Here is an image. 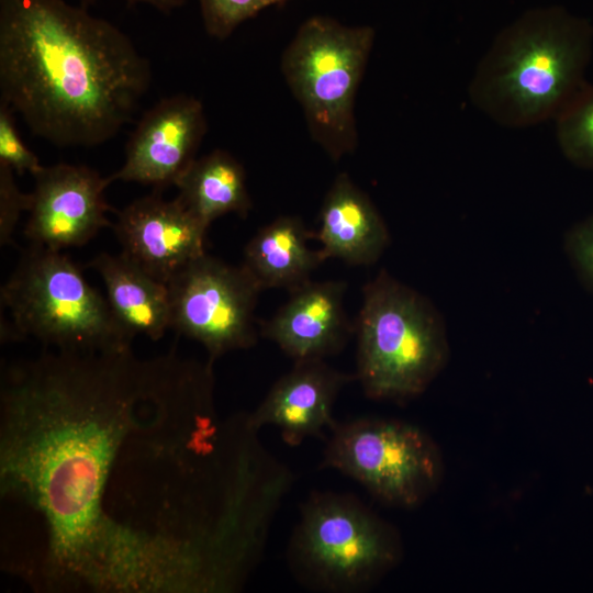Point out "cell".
<instances>
[{
	"label": "cell",
	"mask_w": 593,
	"mask_h": 593,
	"mask_svg": "<svg viewBox=\"0 0 593 593\" xmlns=\"http://www.w3.org/2000/svg\"><path fill=\"white\" fill-rule=\"evenodd\" d=\"M288 0H199L206 32L224 40L262 9Z\"/></svg>",
	"instance_id": "ffe728a7"
},
{
	"label": "cell",
	"mask_w": 593,
	"mask_h": 593,
	"mask_svg": "<svg viewBox=\"0 0 593 593\" xmlns=\"http://www.w3.org/2000/svg\"><path fill=\"white\" fill-rule=\"evenodd\" d=\"M346 290L345 281L310 280L290 291L288 301L260 323V335L294 361L339 353L355 332L345 312Z\"/></svg>",
	"instance_id": "5bb4252c"
},
{
	"label": "cell",
	"mask_w": 593,
	"mask_h": 593,
	"mask_svg": "<svg viewBox=\"0 0 593 593\" xmlns=\"http://www.w3.org/2000/svg\"><path fill=\"white\" fill-rule=\"evenodd\" d=\"M205 131L204 110L198 99L187 94L161 99L138 121L122 167L108 177L110 183L137 182L157 191L176 186L195 159Z\"/></svg>",
	"instance_id": "8fae6325"
},
{
	"label": "cell",
	"mask_w": 593,
	"mask_h": 593,
	"mask_svg": "<svg viewBox=\"0 0 593 593\" xmlns=\"http://www.w3.org/2000/svg\"><path fill=\"white\" fill-rule=\"evenodd\" d=\"M555 122L562 155L572 165L593 170V85L586 83Z\"/></svg>",
	"instance_id": "d6986e66"
},
{
	"label": "cell",
	"mask_w": 593,
	"mask_h": 593,
	"mask_svg": "<svg viewBox=\"0 0 593 593\" xmlns=\"http://www.w3.org/2000/svg\"><path fill=\"white\" fill-rule=\"evenodd\" d=\"M355 333V379L372 400L405 403L419 396L449 360L443 315L385 269L362 288Z\"/></svg>",
	"instance_id": "277c9868"
},
{
	"label": "cell",
	"mask_w": 593,
	"mask_h": 593,
	"mask_svg": "<svg viewBox=\"0 0 593 593\" xmlns=\"http://www.w3.org/2000/svg\"><path fill=\"white\" fill-rule=\"evenodd\" d=\"M589 22L561 8L526 12L502 30L469 83L471 102L507 127L555 120L588 83Z\"/></svg>",
	"instance_id": "3957f363"
},
{
	"label": "cell",
	"mask_w": 593,
	"mask_h": 593,
	"mask_svg": "<svg viewBox=\"0 0 593 593\" xmlns=\"http://www.w3.org/2000/svg\"><path fill=\"white\" fill-rule=\"evenodd\" d=\"M354 379L324 359L294 361L249 413L250 424L258 430L266 425L278 427L282 440L292 447L310 437L323 438L337 423L333 410L339 392Z\"/></svg>",
	"instance_id": "4fadbf2b"
},
{
	"label": "cell",
	"mask_w": 593,
	"mask_h": 593,
	"mask_svg": "<svg viewBox=\"0 0 593 593\" xmlns=\"http://www.w3.org/2000/svg\"><path fill=\"white\" fill-rule=\"evenodd\" d=\"M563 249L578 280L593 295V213L568 228Z\"/></svg>",
	"instance_id": "7402d4cb"
},
{
	"label": "cell",
	"mask_w": 593,
	"mask_h": 593,
	"mask_svg": "<svg viewBox=\"0 0 593 593\" xmlns=\"http://www.w3.org/2000/svg\"><path fill=\"white\" fill-rule=\"evenodd\" d=\"M24 234L32 245L54 250L80 247L101 230L112 227L114 211L104 190L110 184L85 165L56 164L34 176Z\"/></svg>",
	"instance_id": "30bf717a"
},
{
	"label": "cell",
	"mask_w": 593,
	"mask_h": 593,
	"mask_svg": "<svg viewBox=\"0 0 593 593\" xmlns=\"http://www.w3.org/2000/svg\"><path fill=\"white\" fill-rule=\"evenodd\" d=\"M369 26L306 20L287 47L282 71L313 138L334 160L357 145L354 102L373 44Z\"/></svg>",
	"instance_id": "52a82bcc"
},
{
	"label": "cell",
	"mask_w": 593,
	"mask_h": 593,
	"mask_svg": "<svg viewBox=\"0 0 593 593\" xmlns=\"http://www.w3.org/2000/svg\"><path fill=\"white\" fill-rule=\"evenodd\" d=\"M398 528L353 494L312 492L289 540V568L303 586L359 593L402 561Z\"/></svg>",
	"instance_id": "8992f818"
},
{
	"label": "cell",
	"mask_w": 593,
	"mask_h": 593,
	"mask_svg": "<svg viewBox=\"0 0 593 593\" xmlns=\"http://www.w3.org/2000/svg\"><path fill=\"white\" fill-rule=\"evenodd\" d=\"M14 171L0 163V244L12 243L21 213L29 210L30 193L20 190L14 179Z\"/></svg>",
	"instance_id": "603a6c76"
},
{
	"label": "cell",
	"mask_w": 593,
	"mask_h": 593,
	"mask_svg": "<svg viewBox=\"0 0 593 593\" xmlns=\"http://www.w3.org/2000/svg\"><path fill=\"white\" fill-rule=\"evenodd\" d=\"M150 65L111 22L64 0H0V102L57 147H93L132 119Z\"/></svg>",
	"instance_id": "7a4b0ae2"
},
{
	"label": "cell",
	"mask_w": 593,
	"mask_h": 593,
	"mask_svg": "<svg viewBox=\"0 0 593 593\" xmlns=\"http://www.w3.org/2000/svg\"><path fill=\"white\" fill-rule=\"evenodd\" d=\"M329 433L321 468L356 480L385 505L417 507L443 482V454L436 441L414 424L360 417L337 422Z\"/></svg>",
	"instance_id": "ba28073f"
},
{
	"label": "cell",
	"mask_w": 593,
	"mask_h": 593,
	"mask_svg": "<svg viewBox=\"0 0 593 593\" xmlns=\"http://www.w3.org/2000/svg\"><path fill=\"white\" fill-rule=\"evenodd\" d=\"M167 287L170 329L201 344L208 360L257 343L255 310L262 290L242 265L204 253L178 270Z\"/></svg>",
	"instance_id": "9c48e42d"
},
{
	"label": "cell",
	"mask_w": 593,
	"mask_h": 593,
	"mask_svg": "<svg viewBox=\"0 0 593 593\" xmlns=\"http://www.w3.org/2000/svg\"><path fill=\"white\" fill-rule=\"evenodd\" d=\"M312 237L300 217L279 216L259 228L246 244L240 265L261 290L293 291L309 282L323 262L318 249L307 245Z\"/></svg>",
	"instance_id": "e0dca14e"
},
{
	"label": "cell",
	"mask_w": 593,
	"mask_h": 593,
	"mask_svg": "<svg viewBox=\"0 0 593 593\" xmlns=\"http://www.w3.org/2000/svg\"><path fill=\"white\" fill-rule=\"evenodd\" d=\"M1 339L33 338L59 351L92 353L132 347L105 296L60 250L32 245L1 288Z\"/></svg>",
	"instance_id": "5b68a950"
},
{
	"label": "cell",
	"mask_w": 593,
	"mask_h": 593,
	"mask_svg": "<svg viewBox=\"0 0 593 593\" xmlns=\"http://www.w3.org/2000/svg\"><path fill=\"white\" fill-rule=\"evenodd\" d=\"M112 228L122 254L167 283L189 261L205 253L208 226L176 197L161 191L135 199L118 212Z\"/></svg>",
	"instance_id": "7c38bea8"
},
{
	"label": "cell",
	"mask_w": 593,
	"mask_h": 593,
	"mask_svg": "<svg viewBox=\"0 0 593 593\" xmlns=\"http://www.w3.org/2000/svg\"><path fill=\"white\" fill-rule=\"evenodd\" d=\"M96 0H81L82 4L91 3ZM130 4H147L164 14H170L176 9L183 5L184 0H125Z\"/></svg>",
	"instance_id": "cb8c5ba5"
},
{
	"label": "cell",
	"mask_w": 593,
	"mask_h": 593,
	"mask_svg": "<svg viewBox=\"0 0 593 593\" xmlns=\"http://www.w3.org/2000/svg\"><path fill=\"white\" fill-rule=\"evenodd\" d=\"M5 562L48 593H211L254 488L213 362L45 350L0 389Z\"/></svg>",
	"instance_id": "6da1fadb"
},
{
	"label": "cell",
	"mask_w": 593,
	"mask_h": 593,
	"mask_svg": "<svg viewBox=\"0 0 593 593\" xmlns=\"http://www.w3.org/2000/svg\"><path fill=\"white\" fill-rule=\"evenodd\" d=\"M313 237L321 243L323 262L336 258L353 266L377 262L390 244L378 209L345 172L336 177L324 198L320 228Z\"/></svg>",
	"instance_id": "9a60e30c"
},
{
	"label": "cell",
	"mask_w": 593,
	"mask_h": 593,
	"mask_svg": "<svg viewBox=\"0 0 593 593\" xmlns=\"http://www.w3.org/2000/svg\"><path fill=\"white\" fill-rule=\"evenodd\" d=\"M176 187L177 198L208 227L225 214L246 217L251 209L244 167L222 149L195 158Z\"/></svg>",
	"instance_id": "ac0fdd59"
},
{
	"label": "cell",
	"mask_w": 593,
	"mask_h": 593,
	"mask_svg": "<svg viewBox=\"0 0 593 593\" xmlns=\"http://www.w3.org/2000/svg\"><path fill=\"white\" fill-rule=\"evenodd\" d=\"M14 114L5 103L0 102V163L18 175L29 172L34 177L44 166L21 139Z\"/></svg>",
	"instance_id": "44dd1931"
},
{
	"label": "cell",
	"mask_w": 593,
	"mask_h": 593,
	"mask_svg": "<svg viewBox=\"0 0 593 593\" xmlns=\"http://www.w3.org/2000/svg\"><path fill=\"white\" fill-rule=\"evenodd\" d=\"M88 266L101 277L109 305L131 338L143 335L156 342L170 329L167 283L150 276L122 253H101Z\"/></svg>",
	"instance_id": "2e32d148"
}]
</instances>
